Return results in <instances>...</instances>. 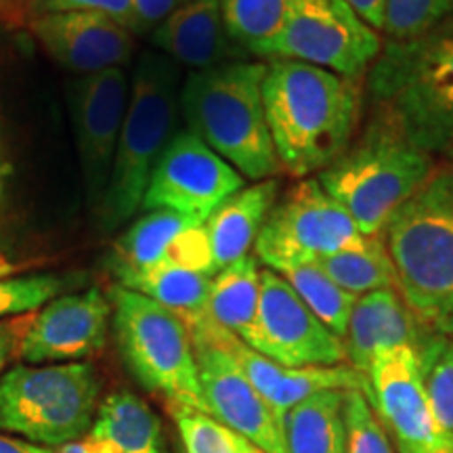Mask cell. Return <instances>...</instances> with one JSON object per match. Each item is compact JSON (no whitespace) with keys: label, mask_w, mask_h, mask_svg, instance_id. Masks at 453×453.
I'll list each match as a JSON object with an SVG mask.
<instances>
[{"label":"cell","mask_w":453,"mask_h":453,"mask_svg":"<svg viewBox=\"0 0 453 453\" xmlns=\"http://www.w3.org/2000/svg\"><path fill=\"white\" fill-rule=\"evenodd\" d=\"M263 101L283 173L298 180L317 177L347 150L361 127L365 78L271 59Z\"/></svg>","instance_id":"1"},{"label":"cell","mask_w":453,"mask_h":453,"mask_svg":"<svg viewBox=\"0 0 453 453\" xmlns=\"http://www.w3.org/2000/svg\"><path fill=\"white\" fill-rule=\"evenodd\" d=\"M365 99L434 162L453 164V15L413 41H384Z\"/></svg>","instance_id":"2"},{"label":"cell","mask_w":453,"mask_h":453,"mask_svg":"<svg viewBox=\"0 0 453 453\" xmlns=\"http://www.w3.org/2000/svg\"><path fill=\"white\" fill-rule=\"evenodd\" d=\"M382 235L407 307L430 332L453 338V164H437Z\"/></svg>","instance_id":"3"},{"label":"cell","mask_w":453,"mask_h":453,"mask_svg":"<svg viewBox=\"0 0 453 453\" xmlns=\"http://www.w3.org/2000/svg\"><path fill=\"white\" fill-rule=\"evenodd\" d=\"M267 61H231L191 72L180 87L187 130L229 162L243 179H277L283 173L265 113Z\"/></svg>","instance_id":"4"},{"label":"cell","mask_w":453,"mask_h":453,"mask_svg":"<svg viewBox=\"0 0 453 453\" xmlns=\"http://www.w3.org/2000/svg\"><path fill=\"white\" fill-rule=\"evenodd\" d=\"M372 111L347 150L317 174L327 194L347 208L361 235H382L393 214L437 168L393 118L376 107Z\"/></svg>","instance_id":"5"},{"label":"cell","mask_w":453,"mask_h":453,"mask_svg":"<svg viewBox=\"0 0 453 453\" xmlns=\"http://www.w3.org/2000/svg\"><path fill=\"white\" fill-rule=\"evenodd\" d=\"M180 65L170 57L147 50L134 65L127 116L116 157L101 200L99 226L110 234L141 211L151 173L174 134L180 116Z\"/></svg>","instance_id":"6"},{"label":"cell","mask_w":453,"mask_h":453,"mask_svg":"<svg viewBox=\"0 0 453 453\" xmlns=\"http://www.w3.org/2000/svg\"><path fill=\"white\" fill-rule=\"evenodd\" d=\"M99 395L97 370L84 361L15 365L0 373V433L57 449L93 428Z\"/></svg>","instance_id":"7"},{"label":"cell","mask_w":453,"mask_h":453,"mask_svg":"<svg viewBox=\"0 0 453 453\" xmlns=\"http://www.w3.org/2000/svg\"><path fill=\"white\" fill-rule=\"evenodd\" d=\"M110 296L118 349L141 387L164 396L168 405L208 413L183 319L128 288L116 286Z\"/></svg>","instance_id":"8"},{"label":"cell","mask_w":453,"mask_h":453,"mask_svg":"<svg viewBox=\"0 0 453 453\" xmlns=\"http://www.w3.org/2000/svg\"><path fill=\"white\" fill-rule=\"evenodd\" d=\"M359 237V226L347 208L327 194L317 177H309L277 197L254 243V257L280 273L294 265L317 263Z\"/></svg>","instance_id":"9"},{"label":"cell","mask_w":453,"mask_h":453,"mask_svg":"<svg viewBox=\"0 0 453 453\" xmlns=\"http://www.w3.org/2000/svg\"><path fill=\"white\" fill-rule=\"evenodd\" d=\"M384 38L344 0H294L290 15L263 61L290 59L347 78H365Z\"/></svg>","instance_id":"10"},{"label":"cell","mask_w":453,"mask_h":453,"mask_svg":"<svg viewBox=\"0 0 453 453\" xmlns=\"http://www.w3.org/2000/svg\"><path fill=\"white\" fill-rule=\"evenodd\" d=\"M246 179L189 130H179L151 173L141 211H173L203 223Z\"/></svg>","instance_id":"11"},{"label":"cell","mask_w":453,"mask_h":453,"mask_svg":"<svg viewBox=\"0 0 453 453\" xmlns=\"http://www.w3.org/2000/svg\"><path fill=\"white\" fill-rule=\"evenodd\" d=\"M248 347L286 367L349 364L344 340L300 300L290 283L267 267L260 271L258 317Z\"/></svg>","instance_id":"12"},{"label":"cell","mask_w":453,"mask_h":453,"mask_svg":"<svg viewBox=\"0 0 453 453\" xmlns=\"http://www.w3.org/2000/svg\"><path fill=\"white\" fill-rule=\"evenodd\" d=\"M130 84L122 67L76 78L70 84V107L78 157L88 200L99 208L116 157Z\"/></svg>","instance_id":"13"},{"label":"cell","mask_w":453,"mask_h":453,"mask_svg":"<svg viewBox=\"0 0 453 453\" xmlns=\"http://www.w3.org/2000/svg\"><path fill=\"white\" fill-rule=\"evenodd\" d=\"M367 380L365 399L396 453H443L416 350L410 347L378 350Z\"/></svg>","instance_id":"14"},{"label":"cell","mask_w":453,"mask_h":453,"mask_svg":"<svg viewBox=\"0 0 453 453\" xmlns=\"http://www.w3.org/2000/svg\"><path fill=\"white\" fill-rule=\"evenodd\" d=\"M191 342L208 413L265 453H288L281 413L252 387L223 349L203 336H191Z\"/></svg>","instance_id":"15"},{"label":"cell","mask_w":453,"mask_h":453,"mask_svg":"<svg viewBox=\"0 0 453 453\" xmlns=\"http://www.w3.org/2000/svg\"><path fill=\"white\" fill-rule=\"evenodd\" d=\"M110 321L111 303L97 288L61 294L34 313L17 359L30 365L88 359L104 350Z\"/></svg>","instance_id":"16"},{"label":"cell","mask_w":453,"mask_h":453,"mask_svg":"<svg viewBox=\"0 0 453 453\" xmlns=\"http://www.w3.org/2000/svg\"><path fill=\"white\" fill-rule=\"evenodd\" d=\"M191 336H203L211 342L223 349L237 367L246 373L252 387L258 390L281 416L290 411L294 405L303 403L309 396L324 390H361L367 393L370 380L365 373L357 372L353 365H334V367H286L269 357L257 353V350L242 342L231 332L214 324L211 317L197 321L187 327Z\"/></svg>","instance_id":"17"},{"label":"cell","mask_w":453,"mask_h":453,"mask_svg":"<svg viewBox=\"0 0 453 453\" xmlns=\"http://www.w3.org/2000/svg\"><path fill=\"white\" fill-rule=\"evenodd\" d=\"M30 27L57 64L81 76L124 67L134 50L133 32L93 11L44 13Z\"/></svg>","instance_id":"18"},{"label":"cell","mask_w":453,"mask_h":453,"mask_svg":"<svg viewBox=\"0 0 453 453\" xmlns=\"http://www.w3.org/2000/svg\"><path fill=\"white\" fill-rule=\"evenodd\" d=\"M151 42L157 53L191 72L250 59L226 34L220 0H187L154 27Z\"/></svg>","instance_id":"19"},{"label":"cell","mask_w":453,"mask_h":453,"mask_svg":"<svg viewBox=\"0 0 453 453\" xmlns=\"http://www.w3.org/2000/svg\"><path fill=\"white\" fill-rule=\"evenodd\" d=\"M428 334V327L418 321L399 290L364 294L357 298L350 311L347 336H344L349 365L367 376L378 350L399 347L418 350Z\"/></svg>","instance_id":"20"},{"label":"cell","mask_w":453,"mask_h":453,"mask_svg":"<svg viewBox=\"0 0 453 453\" xmlns=\"http://www.w3.org/2000/svg\"><path fill=\"white\" fill-rule=\"evenodd\" d=\"M280 191V179L257 180L226 197L217 211L203 220V231L211 243L217 271L250 254L260 229L267 223L271 208L281 196Z\"/></svg>","instance_id":"21"},{"label":"cell","mask_w":453,"mask_h":453,"mask_svg":"<svg viewBox=\"0 0 453 453\" xmlns=\"http://www.w3.org/2000/svg\"><path fill=\"white\" fill-rule=\"evenodd\" d=\"M260 260L248 254L212 277L208 317L242 342H250L260 303Z\"/></svg>","instance_id":"22"},{"label":"cell","mask_w":453,"mask_h":453,"mask_svg":"<svg viewBox=\"0 0 453 453\" xmlns=\"http://www.w3.org/2000/svg\"><path fill=\"white\" fill-rule=\"evenodd\" d=\"M122 288L143 294L160 307L168 309L189 327L208 317V296L212 277L177 265L160 263L156 267L122 277Z\"/></svg>","instance_id":"23"},{"label":"cell","mask_w":453,"mask_h":453,"mask_svg":"<svg viewBox=\"0 0 453 453\" xmlns=\"http://www.w3.org/2000/svg\"><path fill=\"white\" fill-rule=\"evenodd\" d=\"M90 433L107 441L113 453H166L160 418L128 390L111 393L99 405Z\"/></svg>","instance_id":"24"},{"label":"cell","mask_w":453,"mask_h":453,"mask_svg":"<svg viewBox=\"0 0 453 453\" xmlns=\"http://www.w3.org/2000/svg\"><path fill=\"white\" fill-rule=\"evenodd\" d=\"M202 225L200 220L185 217L173 211H150L133 223L128 231L118 237L111 250V269L118 280L151 269L164 263L173 242L191 229Z\"/></svg>","instance_id":"25"},{"label":"cell","mask_w":453,"mask_h":453,"mask_svg":"<svg viewBox=\"0 0 453 453\" xmlns=\"http://www.w3.org/2000/svg\"><path fill=\"white\" fill-rule=\"evenodd\" d=\"M288 453H344V390H324L283 416Z\"/></svg>","instance_id":"26"},{"label":"cell","mask_w":453,"mask_h":453,"mask_svg":"<svg viewBox=\"0 0 453 453\" xmlns=\"http://www.w3.org/2000/svg\"><path fill=\"white\" fill-rule=\"evenodd\" d=\"M336 286L355 296L376 290H399V280L384 235H361L359 240L317 260Z\"/></svg>","instance_id":"27"},{"label":"cell","mask_w":453,"mask_h":453,"mask_svg":"<svg viewBox=\"0 0 453 453\" xmlns=\"http://www.w3.org/2000/svg\"><path fill=\"white\" fill-rule=\"evenodd\" d=\"M416 353L441 449L453 453V338L430 332Z\"/></svg>","instance_id":"28"},{"label":"cell","mask_w":453,"mask_h":453,"mask_svg":"<svg viewBox=\"0 0 453 453\" xmlns=\"http://www.w3.org/2000/svg\"><path fill=\"white\" fill-rule=\"evenodd\" d=\"M292 4L294 0H220L226 34L257 59L281 32Z\"/></svg>","instance_id":"29"},{"label":"cell","mask_w":453,"mask_h":453,"mask_svg":"<svg viewBox=\"0 0 453 453\" xmlns=\"http://www.w3.org/2000/svg\"><path fill=\"white\" fill-rule=\"evenodd\" d=\"M280 275L294 288L307 307L319 317L338 338L347 336V326L350 311H353L357 298L355 294L336 286L330 275L317 263L294 265L280 271Z\"/></svg>","instance_id":"30"},{"label":"cell","mask_w":453,"mask_h":453,"mask_svg":"<svg viewBox=\"0 0 453 453\" xmlns=\"http://www.w3.org/2000/svg\"><path fill=\"white\" fill-rule=\"evenodd\" d=\"M168 411L183 445L180 453H265L250 439L219 422L211 413L183 405H168Z\"/></svg>","instance_id":"31"},{"label":"cell","mask_w":453,"mask_h":453,"mask_svg":"<svg viewBox=\"0 0 453 453\" xmlns=\"http://www.w3.org/2000/svg\"><path fill=\"white\" fill-rule=\"evenodd\" d=\"M84 281L82 273H34L0 280V321L36 313L50 300Z\"/></svg>","instance_id":"32"},{"label":"cell","mask_w":453,"mask_h":453,"mask_svg":"<svg viewBox=\"0 0 453 453\" xmlns=\"http://www.w3.org/2000/svg\"><path fill=\"white\" fill-rule=\"evenodd\" d=\"M453 15V0H387L382 34L387 42H407L422 36Z\"/></svg>","instance_id":"33"},{"label":"cell","mask_w":453,"mask_h":453,"mask_svg":"<svg viewBox=\"0 0 453 453\" xmlns=\"http://www.w3.org/2000/svg\"><path fill=\"white\" fill-rule=\"evenodd\" d=\"M344 453H395L387 430L373 413L370 401L361 390H344Z\"/></svg>","instance_id":"34"},{"label":"cell","mask_w":453,"mask_h":453,"mask_svg":"<svg viewBox=\"0 0 453 453\" xmlns=\"http://www.w3.org/2000/svg\"><path fill=\"white\" fill-rule=\"evenodd\" d=\"M36 9L44 13H65V11H93L104 13L133 34H143L147 27L137 13L134 0H36Z\"/></svg>","instance_id":"35"},{"label":"cell","mask_w":453,"mask_h":453,"mask_svg":"<svg viewBox=\"0 0 453 453\" xmlns=\"http://www.w3.org/2000/svg\"><path fill=\"white\" fill-rule=\"evenodd\" d=\"M164 263L177 265V267L189 271H197V273H203L208 277L217 275L219 271L214 267L212 250L211 243H208L206 231H203V223L183 231V234L173 242Z\"/></svg>","instance_id":"36"},{"label":"cell","mask_w":453,"mask_h":453,"mask_svg":"<svg viewBox=\"0 0 453 453\" xmlns=\"http://www.w3.org/2000/svg\"><path fill=\"white\" fill-rule=\"evenodd\" d=\"M32 317L34 313H27L0 321V373L7 370L11 361L19 357V344L32 324Z\"/></svg>","instance_id":"37"},{"label":"cell","mask_w":453,"mask_h":453,"mask_svg":"<svg viewBox=\"0 0 453 453\" xmlns=\"http://www.w3.org/2000/svg\"><path fill=\"white\" fill-rule=\"evenodd\" d=\"M187 0H134V7L143 21L147 30L156 27L160 21L166 19L170 13H174L179 7H183Z\"/></svg>","instance_id":"38"},{"label":"cell","mask_w":453,"mask_h":453,"mask_svg":"<svg viewBox=\"0 0 453 453\" xmlns=\"http://www.w3.org/2000/svg\"><path fill=\"white\" fill-rule=\"evenodd\" d=\"M350 9L355 11L367 26L376 32L384 30V19H387V0H344Z\"/></svg>","instance_id":"39"},{"label":"cell","mask_w":453,"mask_h":453,"mask_svg":"<svg viewBox=\"0 0 453 453\" xmlns=\"http://www.w3.org/2000/svg\"><path fill=\"white\" fill-rule=\"evenodd\" d=\"M55 453H113V449L107 441H104L88 430L84 437L73 439V441H70V443L57 447Z\"/></svg>","instance_id":"40"},{"label":"cell","mask_w":453,"mask_h":453,"mask_svg":"<svg viewBox=\"0 0 453 453\" xmlns=\"http://www.w3.org/2000/svg\"><path fill=\"white\" fill-rule=\"evenodd\" d=\"M0 453H55V449L0 433Z\"/></svg>","instance_id":"41"},{"label":"cell","mask_w":453,"mask_h":453,"mask_svg":"<svg viewBox=\"0 0 453 453\" xmlns=\"http://www.w3.org/2000/svg\"><path fill=\"white\" fill-rule=\"evenodd\" d=\"M7 174H9V166H7V162H4L3 151H0V197H3V194H4V183H7Z\"/></svg>","instance_id":"42"}]
</instances>
